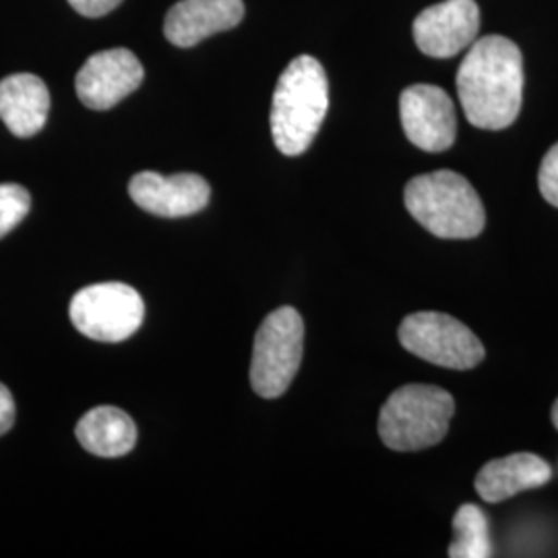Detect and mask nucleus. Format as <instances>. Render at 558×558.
<instances>
[{"mask_svg":"<svg viewBox=\"0 0 558 558\" xmlns=\"http://www.w3.org/2000/svg\"><path fill=\"white\" fill-rule=\"evenodd\" d=\"M458 94L470 124L484 131L511 126L523 100V59L518 44L502 36L474 41L459 64Z\"/></svg>","mask_w":558,"mask_h":558,"instance_id":"nucleus-1","label":"nucleus"},{"mask_svg":"<svg viewBox=\"0 0 558 558\" xmlns=\"http://www.w3.org/2000/svg\"><path fill=\"white\" fill-rule=\"evenodd\" d=\"M329 110V83L319 60L302 54L281 73L271 101V135L283 156H300Z\"/></svg>","mask_w":558,"mask_h":558,"instance_id":"nucleus-2","label":"nucleus"},{"mask_svg":"<svg viewBox=\"0 0 558 558\" xmlns=\"http://www.w3.org/2000/svg\"><path fill=\"white\" fill-rule=\"evenodd\" d=\"M403 201L410 216L439 239H476L486 223L476 189L453 170H437L410 180Z\"/></svg>","mask_w":558,"mask_h":558,"instance_id":"nucleus-3","label":"nucleus"},{"mask_svg":"<svg viewBox=\"0 0 558 558\" xmlns=\"http://www.w3.org/2000/svg\"><path fill=\"white\" fill-rule=\"evenodd\" d=\"M456 399L437 385H403L380 408V440L393 451H420L447 437Z\"/></svg>","mask_w":558,"mask_h":558,"instance_id":"nucleus-4","label":"nucleus"},{"mask_svg":"<svg viewBox=\"0 0 558 558\" xmlns=\"http://www.w3.org/2000/svg\"><path fill=\"white\" fill-rule=\"evenodd\" d=\"M304 352V323L299 311L281 306L274 311L255 336L251 385L265 399H276L288 391L299 373Z\"/></svg>","mask_w":558,"mask_h":558,"instance_id":"nucleus-5","label":"nucleus"},{"mask_svg":"<svg viewBox=\"0 0 558 558\" xmlns=\"http://www.w3.org/2000/svg\"><path fill=\"white\" fill-rule=\"evenodd\" d=\"M69 315L85 338L119 343L140 329L145 304L135 288L120 281H104L80 290L71 300Z\"/></svg>","mask_w":558,"mask_h":558,"instance_id":"nucleus-6","label":"nucleus"},{"mask_svg":"<svg viewBox=\"0 0 558 558\" xmlns=\"http://www.w3.org/2000/svg\"><path fill=\"white\" fill-rule=\"evenodd\" d=\"M399 343L414 356L453 371H470L484 360V345L461 320L445 313H414L399 325Z\"/></svg>","mask_w":558,"mask_h":558,"instance_id":"nucleus-7","label":"nucleus"},{"mask_svg":"<svg viewBox=\"0 0 558 558\" xmlns=\"http://www.w3.org/2000/svg\"><path fill=\"white\" fill-rule=\"evenodd\" d=\"M399 117L405 137L422 151H447L458 137L456 106L445 89L418 83L403 89Z\"/></svg>","mask_w":558,"mask_h":558,"instance_id":"nucleus-8","label":"nucleus"},{"mask_svg":"<svg viewBox=\"0 0 558 558\" xmlns=\"http://www.w3.org/2000/svg\"><path fill=\"white\" fill-rule=\"evenodd\" d=\"M145 77L141 60L126 48H110L85 60L75 80L80 100L92 110L114 108Z\"/></svg>","mask_w":558,"mask_h":558,"instance_id":"nucleus-9","label":"nucleus"},{"mask_svg":"<svg viewBox=\"0 0 558 558\" xmlns=\"http://www.w3.org/2000/svg\"><path fill=\"white\" fill-rule=\"evenodd\" d=\"M478 29L476 0H442L416 17L414 40L426 57L451 59L476 41Z\"/></svg>","mask_w":558,"mask_h":558,"instance_id":"nucleus-10","label":"nucleus"},{"mask_svg":"<svg viewBox=\"0 0 558 558\" xmlns=\"http://www.w3.org/2000/svg\"><path fill=\"white\" fill-rule=\"evenodd\" d=\"M129 195L147 214L184 218L207 207L211 189L199 174L161 177L158 172H140L129 182Z\"/></svg>","mask_w":558,"mask_h":558,"instance_id":"nucleus-11","label":"nucleus"},{"mask_svg":"<svg viewBox=\"0 0 558 558\" xmlns=\"http://www.w3.org/2000/svg\"><path fill=\"white\" fill-rule=\"evenodd\" d=\"M242 17V0H180L166 15L163 34L179 48H193L214 34L236 27Z\"/></svg>","mask_w":558,"mask_h":558,"instance_id":"nucleus-12","label":"nucleus"},{"mask_svg":"<svg viewBox=\"0 0 558 558\" xmlns=\"http://www.w3.org/2000/svg\"><path fill=\"white\" fill-rule=\"evenodd\" d=\"M50 112V92L32 73H17L0 81V120L15 137L40 133Z\"/></svg>","mask_w":558,"mask_h":558,"instance_id":"nucleus-13","label":"nucleus"},{"mask_svg":"<svg viewBox=\"0 0 558 558\" xmlns=\"http://www.w3.org/2000/svg\"><path fill=\"white\" fill-rule=\"evenodd\" d=\"M553 478V468L534 453H513L488 461L476 476V493L486 502L511 499L523 490L539 488Z\"/></svg>","mask_w":558,"mask_h":558,"instance_id":"nucleus-14","label":"nucleus"},{"mask_svg":"<svg viewBox=\"0 0 558 558\" xmlns=\"http://www.w3.org/2000/svg\"><path fill=\"white\" fill-rule=\"evenodd\" d=\"M75 435L83 449L98 458H122L137 442V426L119 408L100 405L80 420Z\"/></svg>","mask_w":558,"mask_h":558,"instance_id":"nucleus-15","label":"nucleus"},{"mask_svg":"<svg viewBox=\"0 0 558 558\" xmlns=\"http://www.w3.org/2000/svg\"><path fill=\"white\" fill-rule=\"evenodd\" d=\"M451 558L493 557L490 527L484 511L476 505L459 507L453 518V542L449 546Z\"/></svg>","mask_w":558,"mask_h":558,"instance_id":"nucleus-16","label":"nucleus"},{"mask_svg":"<svg viewBox=\"0 0 558 558\" xmlns=\"http://www.w3.org/2000/svg\"><path fill=\"white\" fill-rule=\"evenodd\" d=\"M32 197L15 182L0 184V239L13 232L29 214Z\"/></svg>","mask_w":558,"mask_h":558,"instance_id":"nucleus-17","label":"nucleus"},{"mask_svg":"<svg viewBox=\"0 0 558 558\" xmlns=\"http://www.w3.org/2000/svg\"><path fill=\"white\" fill-rule=\"evenodd\" d=\"M538 186L542 197L558 207V143L548 149L539 163Z\"/></svg>","mask_w":558,"mask_h":558,"instance_id":"nucleus-18","label":"nucleus"},{"mask_svg":"<svg viewBox=\"0 0 558 558\" xmlns=\"http://www.w3.org/2000/svg\"><path fill=\"white\" fill-rule=\"evenodd\" d=\"M122 0H69V4L83 17H104L114 11Z\"/></svg>","mask_w":558,"mask_h":558,"instance_id":"nucleus-19","label":"nucleus"},{"mask_svg":"<svg viewBox=\"0 0 558 558\" xmlns=\"http://www.w3.org/2000/svg\"><path fill=\"white\" fill-rule=\"evenodd\" d=\"M15 424V401L11 391L0 383V437L7 435Z\"/></svg>","mask_w":558,"mask_h":558,"instance_id":"nucleus-20","label":"nucleus"},{"mask_svg":"<svg viewBox=\"0 0 558 558\" xmlns=\"http://www.w3.org/2000/svg\"><path fill=\"white\" fill-rule=\"evenodd\" d=\"M553 424H555V428L558 430V399L555 401V405H553Z\"/></svg>","mask_w":558,"mask_h":558,"instance_id":"nucleus-21","label":"nucleus"}]
</instances>
